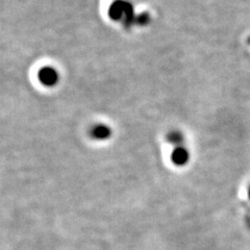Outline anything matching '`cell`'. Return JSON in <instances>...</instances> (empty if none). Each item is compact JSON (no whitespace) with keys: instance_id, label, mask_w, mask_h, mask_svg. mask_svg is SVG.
Returning <instances> with one entry per match:
<instances>
[{"instance_id":"obj_1","label":"cell","mask_w":250,"mask_h":250,"mask_svg":"<svg viewBox=\"0 0 250 250\" xmlns=\"http://www.w3.org/2000/svg\"><path fill=\"white\" fill-rule=\"evenodd\" d=\"M109 18L114 21H124L127 24L134 22V9L127 0H115L108 9Z\"/></svg>"},{"instance_id":"obj_2","label":"cell","mask_w":250,"mask_h":250,"mask_svg":"<svg viewBox=\"0 0 250 250\" xmlns=\"http://www.w3.org/2000/svg\"><path fill=\"white\" fill-rule=\"evenodd\" d=\"M38 80L45 87H54L60 81V75L54 68L45 66L39 70Z\"/></svg>"},{"instance_id":"obj_3","label":"cell","mask_w":250,"mask_h":250,"mask_svg":"<svg viewBox=\"0 0 250 250\" xmlns=\"http://www.w3.org/2000/svg\"><path fill=\"white\" fill-rule=\"evenodd\" d=\"M190 160V152L183 145L176 146L171 153V161L175 166L182 167L188 164Z\"/></svg>"},{"instance_id":"obj_4","label":"cell","mask_w":250,"mask_h":250,"mask_svg":"<svg viewBox=\"0 0 250 250\" xmlns=\"http://www.w3.org/2000/svg\"><path fill=\"white\" fill-rule=\"evenodd\" d=\"M91 137L98 141H104L111 138L112 136V129L106 124H96L93 126L91 131Z\"/></svg>"},{"instance_id":"obj_5","label":"cell","mask_w":250,"mask_h":250,"mask_svg":"<svg viewBox=\"0 0 250 250\" xmlns=\"http://www.w3.org/2000/svg\"><path fill=\"white\" fill-rule=\"evenodd\" d=\"M184 135L181 131L178 130H172L168 132L167 135V141L170 144H173L176 146H181L182 143L184 142Z\"/></svg>"},{"instance_id":"obj_6","label":"cell","mask_w":250,"mask_h":250,"mask_svg":"<svg viewBox=\"0 0 250 250\" xmlns=\"http://www.w3.org/2000/svg\"><path fill=\"white\" fill-rule=\"evenodd\" d=\"M135 21H136V23H137L138 25L145 26V25L148 24V23H149L150 18H149V16H148L147 14H141V15L138 16V17L135 18Z\"/></svg>"},{"instance_id":"obj_7","label":"cell","mask_w":250,"mask_h":250,"mask_svg":"<svg viewBox=\"0 0 250 250\" xmlns=\"http://www.w3.org/2000/svg\"><path fill=\"white\" fill-rule=\"evenodd\" d=\"M248 196H249V198H250V188H249V190H248Z\"/></svg>"}]
</instances>
